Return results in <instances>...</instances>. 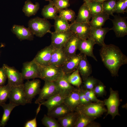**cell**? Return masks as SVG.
Returning <instances> with one entry per match:
<instances>
[{
	"label": "cell",
	"instance_id": "f5cc1de1",
	"mask_svg": "<svg viewBox=\"0 0 127 127\" xmlns=\"http://www.w3.org/2000/svg\"><path fill=\"white\" fill-rule=\"evenodd\" d=\"M52 0H45L46 1H49Z\"/></svg>",
	"mask_w": 127,
	"mask_h": 127
},
{
	"label": "cell",
	"instance_id": "e0dca14e",
	"mask_svg": "<svg viewBox=\"0 0 127 127\" xmlns=\"http://www.w3.org/2000/svg\"><path fill=\"white\" fill-rule=\"evenodd\" d=\"M80 39L76 34L74 33L63 48L67 60L76 54Z\"/></svg>",
	"mask_w": 127,
	"mask_h": 127
},
{
	"label": "cell",
	"instance_id": "c3c4849f",
	"mask_svg": "<svg viewBox=\"0 0 127 127\" xmlns=\"http://www.w3.org/2000/svg\"><path fill=\"white\" fill-rule=\"evenodd\" d=\"M101 126L99 123H96L94 121L90 123L87 126L88 127H99Z\"/></svg>",
	"mask_w": 127,
	"mask_h": 127
},
{
	"label": "cell",
	"instance_id": "4316f807",
	"mask_svg": "<svg viewBox=\"0 0 127 127\" xmlns=\"http://www.w3.org/2000/svg\"><path fill=\"white\" fill-rule=\"evenodd\" d=\"M66 97L58 94L40 103L41 105L46 106L48 111L55 107L63 103Z\"/></svg>",
	"mask_w": 127,
	"mask_h": 127
},
{
	"label": "cell",
	"instance_id": "5b68a950",
	"mask_svg": "<svg viewBox=\"0 0 127 127\" xmlns=\"http://www.w3.org/2000/svg\"><path fill=\"white\" fill-rule=\"evenodd\" d=\"M39 66V78L44 81H54L64 74L61 67L51 65Z\"/></svg>",
	"mask_w": 127,
	"mask_h": 127
},
{
	"label": "cell",
	"instance_id": "db71d44e",
	"mask_svg": "<svg viewBox=\"0 0 127 127\" xmlns=\"http://www.w3.org/2000/svg\"></svg>",
	"mask_w": 127,
	"mask_h": 127
},
{
	"label": "cell",
	"instance_id": "681fc988",
	"mask_svg": "<svg viewBox=\"0 0 127 127\" xmlns=\"http://www.w3.org/2000/svg\"><path fill=\"white\" fill-rule=\"evenodd\" d=\"M108 0H91V1L98 2L103 3L104 2Z\"/></svg>",
	"mask_w": 127,
	"mask_h": 127
},
{
	"label": "cell",
	"instance_id": "f907efd6",
	"mask_svg": "<svg viewBox=\"0 0 127 127\" xmlns=\"http://www.w3.org/2000/svg\"><path fill=\"white\" fill-rule=\"evenodd\" d=\"M123 0L126 7H127V0Z\"/></svg>",
	"mask_w": 127,
	"mask_h": 127
},
{
	"label": "cell",
	"instance_id": "836d02e7",
	"mask_svg": "<svg viewBox=\"0 0 127 127\" xmlns=\"http://www.w3.org/2000/svg\"><path fill=\"white\" fill-rule=\"evenodd\" d=\"M78 113L79 115L74 127H87L90 123L97 119Z\"/></svg>",
	"mask_w": 127,
	"mask_h": 127
},
{
	"label": "cell",
	"instance_id": "8d00e7d4",
	"mask_svg": "<svg viewBox=\"0 0 127 127\" xmlns=\"http://www.w3.org/2000/svg\"><path fill=\"white\" fill-rule=\"evenodd\" d=\"M86 3L90 10L91 17L95 15L103 12L102 3L92 1H89Z\"/></svg>",
	"mask_w": 127,
	"mask_h": 127
},
{
	"label": "cell",
	"instance_id": "7bdbcfd3",
	"mask_svg": "<svg viewBox=\"0 0 127 127\" xmlns=\"http://www.w3.org/2000/svg\"><path fill=\"white\" fill-rule=\"evenodd\" d=\"M127 12V7L125 6L123 0H119L117 1L113 13H116L124 14V12Z\"/></svg>",
	"mask_w": 127,
	"mask_h": 127
},
{
	"label": "cell",
	"instance_id": "7402d4cb",
	"mask_svg": "<svg viewBox=\"0 0 127 127\" xmlns=\"http://www.w3.org/2000/svg\"><path fill=\"white\" fill-rule=\"evenodd\" d=\"M80 53L69 59L61 67L64 73L68 75L77 69L81 56Z\"/></svg>",
	"mask_w": 127,
	"mask_h": 127
},
{
	"label": "cell",
	"instance_id": "603a6c76",
	"mask_svg": "<svg viewBox=\"0 0 127 127\" xmlns=\"http://www.w3.org/2000/svg\"><path fill=\"white\" fill-rule=\"evenodd\" d=\"M71 110L64 103L55 107L49 111L47 115L55 118H59L64 116L72 112Z\"/></svg>",
	"mask_w": 127,
	"mask_h": 127
},
{
	"label": "cell",
	"instance_id": "cb8c5ba5",
	"mask_svg": "<svg viewBox=\"0 0 127 127\" xmlns=\"http://www.w3.org/2000/svg\"><path fill=\"white\" fill-rule=\"evenodd\" d=\"M78 115L79 113L75 111L58 119V121L61 127H74Z\"/></svg>",
	"mask_w": 127,
	"mask_h": 127
},
{
	"label": "cell",
	"instance_id": "ffe728a7",
	"mask_svg": "<svg viewBox=\"0 0 127 127\" xmlns=\"http://www.w3.org/2000/svg\"><path fill=\"white\" fill-rule=\"evenodd\" d=\"M87 56L82 54L77 68L83 81L90 76L92 72V67L87 58Z\"/></svg>",
	"mask_w": 127,
	"mask_h": 127
},
{
	"label": "cell",
	"instance_id": "ba28073f",
	"mask_svg": "<svg viewBox=\"0 0 127 127\" xmlns=\"http://www.w3.org/2000/svg\"><path fill=\"white\" fill-rule=\"evenodd\" d=\"M41 81L38 79L28 80L24 84V87L27 103H31L32 99L39 94L41 89Z\"/></svg>",
	"mask_w": 127,
	"mask_h": 127
},
{
	"label": "cell",
	"instance_id": "5bb4252c",
	"mask_svg": "<svg viewBox=\"0 0 127 127\" xmlns=\"http://www.w3.org/2000/svg\"><path fill=\"white\" fill-rule=\"evenodd\" d=\"M54 82L58 94L65 97L77 89L69 83L64 74Z\"/></svg>",
	"mask_w": 127,
	"mask_h": 127
},
{
	"label": "cell",
	"instance_id": "30bf717a",
	"mask_svg": "<svg viewBox=\"0 0 127 127\" xmlns=\"http://www.w3.org/2000/svg\"><path fill=\"white\" fill-rule=\"evenodd\" d=\"M58 94V91L54 81H45L44 84L40 89L39 96L35 103H41Z\"/></svg>",
	"mask_w": 127,
	"mask_h": 127
},
{
	"label": "cell",
	"instance_id": "9a60e30c",
	"mask_svg": "<svg viewBox=\"0 0 127 127\" xmlns=\"http://www.w3.org/2000/svg\"><path fill=\"white\" fill-rule=\"evenodd\" d=\"M53 50L51 44L46 47L38 52L32 60L39 65H49Z\"/></svg>",
	"mask_w": 127,
	"mask_h": 127
},
{
	"label": "cell",
	"instance_id": "83f0119b",
	"mask_svg": "<svg viewBox=\"0 0 127 127\" xmlns=\"http://www.w3.org/2000/svg\"><path fill=\"white\" fill-rule=\"evenodd\" d=\"M109 15L102 12L97 14L92 17L91 20L89 24L91 28H98L104 25L106 21L109 19Z\"/></svg>",
	"mask_w": 127,
	"mask_h": 127
},
{
	"label": "cell",
	"instance_id": "bcb514c9",
	"mask_svg": "<svg viewBox=\"0 0 127 127\" xmlns=\"http://www.w3.org/2000/svg\"><path fill=\"white\" fill-rule=\"evenodd\" d=\"M7 78L5 71L2 67L0 68V86H2L5 84Z\"/></svg>",
	"mask_w": 127,
	"mask_h": 127
},
{
	"label": "cell",
	"instance_id": "2e32d148",
	"mask_svg": "<svg viewBox=\"0 0 127 127\" xmlns=\"http://www.w3.org/2000/svg\"><path fill=\"white\" fill-rule=\"evenodd\" d=\"M95 44L94 40L90 37L86 40L80 39L78 44L77 49L79 51L80 53L91 57L97 61L93 53V47Z\"/></svg>",
	"mask_w": 127,
	"mask_h": 127
},
{
	"label": "cell",
	"instance_id": "d590c367",
	"mask_svg": "<svg viewBox=\"0 0 127 127\" xmlns=\"http://www.w3.org/2000/svg\"><path fill=\"white\" fill-rule=\"evenodd\" d=\"M59 16L67 21L74 22L76 16L75 12L71 9L67 8L59 11Z\"/></svg>",
	"mask_w": 127,
	"mask_h": 127
},
{
	"label": "cell",
	"instance_id": "4fadbf2b",
	"mask_svg": "<svg viewBox=\"0 0 127 127\" xmlns=\"http://www.w3.org/2000/svg\"><path fill=\"white\" fill-rule=\"evenodd\" d=\"M91 27L88 23L74 22L70 24L69 30L81 40H86L89 37Z\"/></svg>",
	"mask_w": 127,
	"mask_h": 127
},
{
	"label": "cell",
	"instance_id": "277c9868",
	"mask_svg": "<svg viewBox=\"0 0 127 127\" xmlns=\"http://www.w3.org/2000/svg\"><path fill=\"white\" fill-rule=\"evenodd\" d=\"M109 91L110 95L109 97L103 101L104 105L107 108V113L104 118L109 115L111 116L112 119H113L116 116H120L119 110L120 101L118 91L114 90L110 87Z\"/></svg>",
	"mask_w": 127,
	"mask_h": 127
},
{
	"label": "cell",
	"instance_id": "ab89813d",
	"mask_svg": "<svg viewBox=\"0 0 127 127\" xmlns=\"http://www.w3.org/2000/svg\"><path fill=\"white\" fill-rule=\"evenodd\" d=\"M42 124L46 127H61L55 118L45 114L41 120Z\"/></svg>",
	"mask_w": 127,
	"mask_h": 127
},
{
	"label": "cell",
	"instance_id": "b9f144b4",
	"mask_svg": "<svg viewBox=\"0 0 127 127\" xmlns=\"http://www.w3.org/2000/svg\"><path fill=\"white\" fill-rule=\"evenodd\" d=\"M54 5L59 11L61 10L67 8L70 6L69 0H52Z\"/></svg>",
	"mask_w": 127,
	"mask_h": 127
},
{
	"label": "cell",
	"instance_id": "e575fe53",
	"mask_svg": "<svg viewBox=\"0 0 127 127\" xmlns=\"http://www.w3.org/2000/svg\"><path fill=\"white\" fill-rule=\"evenodd\" d=\"M12 86L8 83L0 86V106L5 103L8 99Z\"/></svg>",
	"mask_w": 127,
	"mask_h": 127
},
{
	"label": "cell",
	"instance_id": "d6a6232c",
	"mask_svg": "<svg viewBox=\"0 0 127 127\" xmlns=\"http://www.w3.org/2000/svg\"><path fill=\"white\" fill-rule=\"evenodd\" d=\"M66 75L67 79L70 83L78 88L80 87L82 83V81L78 69L69 74Z\"/></svg>",
	"mask_w": 127,
	"mask_h": 127
},
{
	"label": "cell",
	"instance_id": "60d3db41",
	"mask_svg": "<svg viewBox=\"0 0 127 127\" xmlns=\"http://www.w3.org/2000/svg\"><path fill=\"white\" fill-rule=\"evenodd\" d=\"M106 87L103 83L100 81L93 90L97 97H102L106 95Z\"/></svg>",
	"mask_w": 127,
	"mask_h": 127
},
{
	"label": "cell",
	"instance_id": "816d5d0a",
	"mask_svg": "<svg viewBox=\"0 0 127 127\" xmlns=\"http://www.w3.org/2000/svg\"><path fill=\"white\" fill-rule=\"evenodd\" d=\"M83 0V1L84 2H85L86 3L91 1V0Z\"/></svg>",
	"mask_w": 127,
	"mask_h": 127
},
{
	"label": "cell",
	"instance_id": "44dd1931",
	"mask_svg": "<svg viewBox=\"0 0 127 127\" xmlns=\"http://www.w3.org/2000/svg\"><path fill=\"white\" fill-rule=\"evenodd\" d=\"M67 61L63 48L53 49L49 65L61 67Z\"/></svg>",
	"mask_w": 127,
	"mask_h": 127
},
{
	"label": "cell",
	"instance_id": "8fae6325",
	"mask_svg": "<svg viewBox=\"0 0 127 127\" xmlns=\"http://www.w3.org/2000/svg\"><path fill=\"white\" fill-rule=\"evenodd\" d=\"M114 19H110L113 23V26L110 30L114 31L117 37L124 36L127 34V18L122 17L119 15H114Z\"/></svg>",
	"mask_w": 127,
	"mask_h": 127
},
{
	"label": "cell",
	"instance_id": "6da1fadb",
	"mask_svg": "<svg viewBox=\"0 0 127 127\" xmlns=\"http://www.w3.org/2000/svg\"><path fill=\"white\" fill-rule=\"evenodd\" d=\"M102 60L112 77L118 76L119 69L127 64V57L119 47L112 44H105L99 50Z\"/></svg>",
	"mask_w": 127,
	"mask_h": 127
},
{
	"label": "cell",
	"instance_id": "7a4b0ae2",
	"mask_svg": "<svg viewBox=\"0 0 127 127\" xmlns=\"http://www.w3.org/2000/svg\"><path fill=\"white\" fill-rule=\"evenodd\" d=\"M28 28L36 36L41 37L48 33H50L52 25L44 18L38 17L31 19L28 23Z\"/></svg>",
	"mask_w": 127,
	"mask_h": 127
},
{
	"label": "cell",
	"instance_id": "1f68e13d",
	"mask_svg": "<svg viewBox=\"0 0 127 127\" xmlns=\"http://www.w3.org/2000/svg\"><path fill=\"white\" fill-rule=\"evenodd\" d=\"M55 32H64L69 31L70 24L68 21L59 15L54 19Z\"/></svg>",
	"mask_w": 127,
	"mask_h": 127
},
{
	"label": "cell",
	"instance_id": "d4e9b609",
	"mask_svg": "<svg viewBox=\"0 0 127 127\" xmlns=\"http://www.w3.org/2000/svg\"><path fill=\"white\" fill-rule=\"evenodd\" d=\"M64 103L73 111L79 105V96L78 88L66 96Z\"/></svg>",
	"mask_w": 127,
	"mask_h": 127
},
{
	"label": "cell",
	"instance_id": "f6af8a7d",
	"mask_svg": "<svg viewBox=\"0 0 127 127\" xmlns=\"http://www.w3.org/2000/svg\"><path fill=\"white\" fill-rule=\"evenodd\" d=\"M79 96V105L87 104L91 102L84 94L82 89L78 88Z\"/></svg>",
	"mask_w": 127,
	"mask_h": 127
},
{
	"label": "cell",
	"instance_id": "9c48e42d",
	"mask_svg": "<svg viewBox=\"0 0 127 127\" xmlns=\"http://www.w3.org/2000/svg\"><path fill=\"white\" fill-rule=\"evenodd\" d=\"M21 73L24 80L39 78V65L33 60L25 62L23 64Z\"/></svg>",
	"mask_w": 127,
	"mask_h": 127
},
{
	"label": "cell",
	"instance_id": "52a82bcc",
	"mask_svg": "<svg viewBox=\"0 0 127 127\" xmlns=\"http://www.w3.org/2000/svg\"><path fill=\"white\" fill-rule=\"evenodd\" d=\"M51 34V45L53 49L62 48L74 33L70 31L50 32Z\"/></svg>",
	"mask_w": 127,
	"mask_h": 127
},
{
	"label": "cell",
	"instance_id": "484cf974",
	"mask_svg": "<svg viewBox=\"0 0 127 127\" xmlns=\"http://www.w3.org/2000/svg\"><path fill=\"white\" fill-rule=\"evenodd\" d=\"M91 15L89 8L85 2L80 7L78 15L74 22L89 23Z\"/></svg>",
	"mask_w": 127,
	"mask_h": 127
},
{
	"label": "cell",
	"instance_id": "ee69618b",
	"mask_svg": "<svg viewBox=\"0 0 127 127\" xmlns=\"http://www.w3.org/2000/svg\"><path fill=\"white\" fill-rule=\"evenodd\" d=\"M82 89L86 96L92 102H103V101L98 99L96 96L93 90H87L84 89L80 87Z\"/></svg>",
	"mask_w": 127,
	"mask_h": 127
},
{
	"label": "cell",
	"instance_id": "d6986e66",
	"mask_svg": "<svg viewBox=\"0 0 127 127\" xmlns=\"http://www.w3.org/2000/svg\"><path fill=\"white\" fill-rule=\"evenodd\" d=\"M11 30L21 41L24 40L31 41L33 39L34 35L28 28L23 25H14Z\"/></svg>",
	"mask_w": 127,
	"mask_h": 127
},
{
	"label": "cell",
	"instance_id": "4dcf8cb0",
	"mask_svg": "<svg viewBox=\"0 0 127 127\" xmlns=\"http://www.w3.org/2000/svg\"><path fill=\"white\" fill-rule=\"evenodd\" d=\"M40 4L37 2L33 4L30 0H27L22 9L25 15L28 17L34 15L39 9Z\"/></svg>",
	"mask_w": 127,
	"mask_h": 127
},
{
	"label": "cell",
	"instance_id": "ac0fdd59",
	"mask_svg": "<svg viewBox=\"0 0 127 127\" xmlns=\"http://www.w3.org/2000/svg\"><path fill=\"white\" fill-rule=\"evenodd\" d=\"M110 30L108 28H95L91 27L89 37L92 39L96 44L102 46L105 44L104 42L105 36Z\"/></svg>",
	"mask_w": 127,
	"mask_h": 127
},
{
	"label": "cell",
	"instance_id": "f35d334b",
	"mask_svg": "<svg viewBox=\"0 0 127 127\" xmlns=\"http://www.w3.org/2000/svg\"><path fill=\"white\" fill-rule=\"evenodd\" d=\"M117 0H108L102 3L103 12L109 15L113 16Z\"/></svg>",
	"mask_w": 127,
	"mask_h": 127
},
{
	"label": "cell",
	"instance_id": "3957f363",
	"mask_svg": "<svg viewBox=\"0 0 127 127\" xmlns=\"http://www.w3.org/2000/svg\"><path fill=\"white\" fill-rule=\"evenodd\" d=\"M75 111L88 116L97 118L101 117L107 110L103 102H91L78 106Z\"/></svg>",
	"mask_w": 127,
	"mask_h": 127
},
{
	"label": "cell",
	"instance_id": "8992f818",
	"mask_svg": "<svg viewBox=\"0 0 127 127\" xmlns=\"http://www.w3.org/2000/svg\"><path fill=\"white\" fill-rule=\"evenodd\" d=\"M8 99L9 103L18 106L20 105H24L27 103L24 83L18 86H12Z\"/></svg>",
	"mask_w": 127,
	"mask_h": 127
},
{
	"label": "cell",
	"instance_id": "f546056e",
	"mask_svg": "<svg viewBox=\"0 0 127 127\" xmlns=\"http://www.w3.org/2000/svg\"><path fill=\"white\" fill-rule=\"evenodd\" d=\"M4 110V113L0 121V127H4L9 120L11 113L14 109L18 106L10 103L6 104L4 103L1 106Z\"/></svg>",
	"mask_w": 127,
	"mask_h": 127
},
{
	"label": "cell",
	"instance_id": "74e56055",
	"mask_svg": "<svg viewBox=\"0 0 127 127\" xmlns=\"http://www.w3.org/2000/svg\"><path fill=\"white\" fill-rule=\"evenodd\" d=\"M100 81L99 79L90 76L83 81L82 86L80 87L87 90H92Z\"/></svg>",
	"mask_w": 127,
	"mask_h": 127
},
{
	"label": "cell",
	"instance_id": "f1b7e54d",
	"mask_svg": "<svg viewBox=\"0 0 127 127\" xmlns=\"http://www.w3.org/2000/svg\"><path fill=\"white\" fill-rule=\"evenodd\" d=\"M58 11L55 7L52 0L45 6L42 10L41 14L44 18L54 19L58 16Z\"/></svg>",
	"mask_w": 127,
	"mask_h": 127
},
{
	"label": "cell",
	"instance_id": "7dc6e473",
	"mask_svg": "<svg viewBox=\"0 0 127 127\" xmlns=\"http://www.w3.org/2000/svg\"><path fill=\"white\" fill-rule=\"evenodd\" d=\"M36 115L33 119L28 121L25 123L24 127H36L37 123L36 119Z\"/></svg>",
	"mask_w": 127,
	"mask_h": 127
},
{
	"label": "cell",
	"instance_id": "7c38bea8",
	"mask_svg": "<svg viewBox=\"0 0 127 127\" xmlns=\"http://www.w3.org/2000/svg\"><path fill=\"white\" fill-rule=\"evenodd\" d=\"M2 67L6 72L8 79V83L12 86H18L23 83L24 79L21 73L13 67L4 64Z\"/></svg>",
	"mask_w": 127,
	"mask_h": 127
}]
</instances>
